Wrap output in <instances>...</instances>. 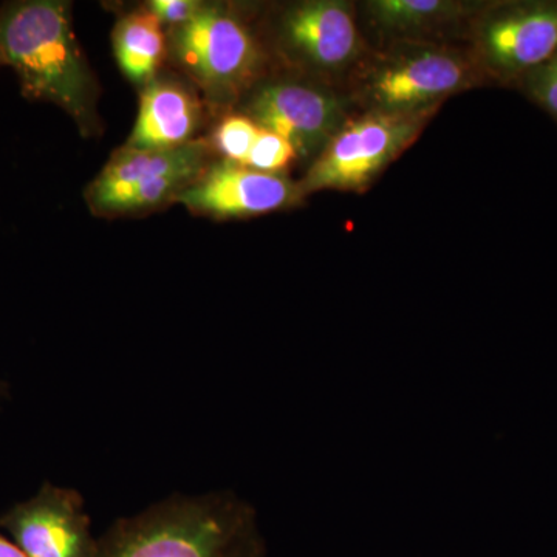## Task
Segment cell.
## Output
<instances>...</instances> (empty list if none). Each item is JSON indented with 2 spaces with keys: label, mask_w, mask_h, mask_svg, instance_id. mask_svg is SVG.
Segmentation results:
<instances>
[{
  "label": "cell",
  "mask_w": 557,
  "mask_h": 557,
  "mask_svg": "<svg viewBox=\"0 0 557 557\" xmlns=\"http://www.w3.org/2000/svg\"><path fill=\"white\" fill-rule=\"evenodd\" d=\"M95 557H267L258 516L231 491L174 494L121 518Z\"/></svg>",
  "instance_id": "obj_1"
},
{
  "label": "cell",
  "mask_w": 557,
  "mask_h": 557,
  "mask_svg": "<svg viewBox=\"0 0 557 557\" xmlns=\"http://www.w3.org/2000/svg\"><path fill=\"white\" fill-rule=\"evenodd\" d=\"M69 2L21 0L0 9V61L22 95L58 106L84 137L97 131V83L73 32Z\"/></svg>",
  "instance_id": "obj_2"
},
{
  "label": "cell",
  "mask_w": 557,
  "mask_h": 557,
  "mask_svg": "<svg viewBox=\"0 0 557 557\" xmlns=\"http://www.w3.org/2000/svg\"><path fill=\"white\" fill-rule=\"evenodd\" d=\"M482 81L469 51L448 40H397L370 50L346 94L359 112L431 120L443 102Z\"/></svg>",
  "instance_id": "obj_3"
},
{
  "label": "cell",
  "mask_w": 557,
  "mask_h": 557,
  "mask_svg": "<svg viewBox=\"0 0 557 557\" xmlns=\"http://www.w3.org/2000/svg\"><path fill=\"white\" fill-rule=\"evenodd\" d=\"M168 44L175 62L218 108L251 91L265 61L247 22L220 5L203 3L193 21L171 28Z\"/></svg>",
  "instance_id": "obj_4"
},
{
  "label": "cell",
  "mask_w": 557,
  "mask_h": 557,
  "mask_svg": "<svg viewBox=\"0 0 557 557\" xmlns=\"http://www.w3.org/2000/svg\"><path fill=\"white\" fill-rule=\"evenodd\" d=\"M274 44L282 60L307 79L335 87L348 83L370 53L357 3L304 0L277 17Z\"/></svg>",
  "instance_id": "obj_5"
},
{
  "label": "cell",
  "mask_w": 557,
  "mask_h": 557,
  "mask_svg": "<svg viewBox=\"0 0 557 557\" xmlns=\"http://www.w3.org/2000/svg\"><path fill=\"white\" fill-rule=\"evenodd\" d=\"M469 33L482 78L520 86L557 53V0L486 2Z\"/></svg>",
  "instance_id": "obj_6"
},
{
  "label": "cell",
  "mask_w": 557,
  "mask_h": 557,
  "mask_svg": "<svg viewBox=\"0 0 557 557\" xmlns=\"http://www.w3.org/2000/svg\"><path fill=\"white\" fill-rule=\"evenodd\" d=\"M426 119H399L355 112L298 183L300 196L319 190L362 193L405 152Z\"/></svg>",
  "instance_id": "obj_7"
},
{
  "label": "cell",
  "mask_w": 557,
  "mask_h": 557,
  "mask_svg": "<svg viewBox=\"0 0 557 557\" xmlns=\"http://www.w3.org/2000/svg\"><path fill=\"white\" fill-rule=\"evenodd\" d=\"M346 91L311 79L277 78L256 84L242 113L295 146L299 159L314 160L351 115Z\"/></svg>",
  "instance_id": "obj_8"
},
{
  "label": "cell",
  "mask_w": 557,
  "mask_h": 557,
  "mask_svg": "<svg viewBox=\"0 0 557 557\" xmlns=\"http://www.w3.org/2000/svg\"><path fill=\"white\" fill-rule=\"evenodd\" d=\"M0 530L28 557H95L86 502L73 487L46 482L35 496L0 516Z\"/></svg>",
  "instance_id": "obj_9"
},
{
  "label": "cell",
  "mask_w": 557,
  "mask_h": 557,
  "mask_svg": "<svg viewBox=\"0 0 557 557\" xmlns=\"http://www.w3.org/2000/svg\"><path fill=\"white\" fill-rule=\"evenodd\" d=\"M302 200L298 183L220 160L178 194L174 203L215 219L255 218Z\"/></svg>",
  "instance_id": "obj_10"
},
{
  "label": "cell",
  "mask_w": 557,
  "mask_h": 557,
  "mask_svg": "<svg viewBox=\"0 0 557 557\" xmlns=\"http://www.w3.org/2000/svg\"><path fill=\"white\" fill-rule=\"evenodd\" d=\"M486 2L469 0H368L358 16L380 46L397 40H446L450 32L471 27Z\"/></svg>",
  "instance_id": "obj_11"
},
{
  "label": "cell",
  "mask_w": 557,
  "mask_h": 557,
  "mask_svg": "<svg viewBox=\"0 0 557 557\" xmlns=\"http://www.w3.org/2000/svg\"><path fill=\"white\" fill-rule=\"evenodd\" d=\"M200 121L201 110L197 98L182 84L156 76L141 91L137 123L126 148H180L194 141Z\"/></svg>",
  "instance_id": "obj_12"
},
{
  "label": "cell",
  "mask_w": 557,
  "mask_h": 557,
  "mask_svg": "<svg viewBox=\"0 0 557 557\" xmlns=\"http://www.w3.org/2000/svg\"><path fill=\"white\" fill-rule=\"evenodd\" d=\"M211 145L194 139L166 150H138L123 146L110 157L101 174L87 188L91 193L146 185L171 175H199L209 166Z\"/></svg>",
  "instance_id": "obj_13"
},
{
  "label": "cell",
  "mask_w": 557,
  "mask_h": 557,
  "mask_svg": "<svg viewBox=\"0 0 557 557\" xmlns=\"http://www.w3.org/2000/svg\"><path fill=\"white\" fill-rule=\"evenodd\" d=\"M112 42L120 69L132 83L146 86L156 78L166 54L168 36L152 11L138 10L121 17L113 28Z\"/></svg>",
  "instance_id": "obj_14"
},
{
  "label": "cell",
  "mask_w": 557,
  "mask_h": 557,
  "mask_svg": "<svg viewBox=\"0 0 557 557\" xmlns=\"http://www.w3.org/2000/svg\"><path fill=\"white\" fill-rule=\"evenodd\" d=\"M259 131V124L248 119L247 115L234 113L219 124L214 132V138H212V146L220 156H223V160L242 166L251 152Z\"/></svg>",
  "instance_id": "obj_15"
},
{
  "label": "cell",
  "mask_w": 557,
  "mask_h": 557,
  "mask_svg": "<svg viewBox=\"0 0 557 557\" xmlns=\"http://www.w3.org/2000/svg\"><path fill=\"white\" fill-rule=\"evenodd\" d=\"M298 159V152L292 143L274 132L260 127L251 152L242 166L265 174H282Z\"/></svg>",
  "instance_id": "obj_16"
},
{
  "label": "cell",
  "mask_w": 557,
  "mask_h": 557,
  "mask_svg": "<svg viewBox=\"0 0 557 557\" xmlns=\"http://www.w3.org/2000/svg\"><path fill=\"white\" fill-rule=\"evenodd\" d=\"M520 89L557 123V53L528 75Z\"/></svg>",
  "instance_id": "obj_17"
},
{
  "label": "cell",
  "mask_w": 557,
  "mask_h": 557,
  "mask_svg": "<svg viewBox=\"0 0 557 557\" xmlns=\"http://www.w3.org/2000/svg\"><path fill=\"white\" fill-rule=\"evenodd\" d=\"M203 3L196 0H152L148 9L159 17L161 24L172 28L188 24L197 16Z\"/></svg>",
  "instance_id": "obj_18"
},
{
  "label": "cell",
  "mask_w": 557,
  "mask_h": 557,
  "mask_svg": "<svg viewBox=\"0 0 557 557\" xmlns=\"http://www.w3.org/2000/svg\"><path fill=\"white\" fill-rule=\"evenodd\" d=\"M0 557H28L2 530H0Z\"/></svg>",
  "instance_id": "obj_19"
},
{
  "label": "cell",
  "mask_w": 557,
  "mask_h": 557,
  "mask_svg": "<svg viewBox=\"0 0 557 557\" xmlns=\"http://www.w3.org/2000/svg\"><path fill=\"white\" fill-rule=\"evenodd\" d=\"M2 394H3V384L0 383V395H2Z\"/></svg>",
  "instance_id": "obj_20"
},
{
  "label": "cell",
  "mask_w": 557,
  "mask_h": 557,
  "mask_svg": "<svg viewBox=\"0 0 557 557\" xmlns=\"http://www.w3.org/2000/svg\"><path fill=\"white\" fill-rule=\"evenodd\" d=\"M0 65H2V61H0Z\"/></svg>",
  "instance_id": "obj_21"
}]
</instances>
